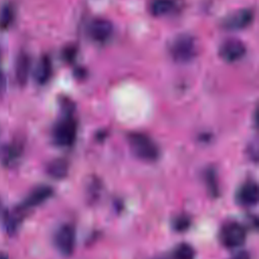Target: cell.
Instances as JSON below:
<instances>
[{"mask_svg":"<svg viewBox=\"0 0 259 259\" xmlns=\"http://www.w3.org/2000/svg\"><path fill=\"white\" fill-rule=\"evenodd\" d=\"M246 54L245 44L238 38H228L222 42L219 49L220 57L228 63L242 59Z\"/></svg>","mask_w":259,"mask_h":259,"instance_id":"cell-6","label":"cell"},{"mask_svg":"<svg viewBox=\"0 0 259 259\" xmlns=\"http://www.w3.org/2000/svg\"><path fill=\"white\" fill-rule=\"evenodd\" d=\"M232 259H250V254L247 251H240L236 253Z\"/></svg>","mask_w":259,"mask_h":259,"instance_id":"cell-22","label":"cell"},{"mask_svg":"<svg viewBox=\"0 0 259 259\" xmlns=\"http://www.w3.org/2000/svg\"><path fill=\"white\" fill-rule=\"evenodd\" d=\"M25 211L26 210H24L20 206H17L16 208L12 209L11 211H7L5 213V215H4V226H5V229L8 233L13 234L17 230L19 224L21 223V221L24 217Z\"/></svg>","mask_w":259,"mask_h":259,"instance_id":"cell-13","label":"cell"},{"mask_svg":"<svg viewBox=\"0 0 259 259\" xmlns=\"http://www.w3.org/2000/svg\"><path fill=\"white\" fill-rule=\"evenodd\" d=\"M53 75V65L49 56L39 58L34 69V80L38 85L47 84Z\"/></svg>","mask_w":259,"mask_h":259,"instance_id":"cell-12","label":"cell"},{"mask_svg":"<svg viewBox=\"0 0 259 259\" xmlns=\"http://www.w3.org/2000/svg\"><path fill=\"white\" fill-rule=\"evenodd\" d=\"M77 134V123L69 112L60 119L53 130V140L61 147H68L73 144Z\"/></svg>","mask_w":259,"mask_h":259,"instance_id":"cell-3","label":"cell"},{"mask_svg":"<svg viewBox=\"0 0 259 259\" xmlns=\"http://www.w3.org/2000/svg\"><path fill=\"white\" fill-rule=\"evenodd\" d=\"M253 18L254 14L251 9L242 8L227 15L223 19L221 25L226 30H241L248 27L252 23Z\"/></svg>","mask_w":259,"mask_h":259,"instance_id":"cell-4","label":"cell"},{"mask_svg":"<svg viewBox=\"0 0 259 259\" xmlns=\"http://www.w3.org/2000/svg\"><path fill=\"white\" fill-rule=\"evenodd\" d=\"M6 88V77L4 71L1 68V51H0V94L5 91Z\"/></svg>","mask_w":259,"mask_h":259,"instance_id":"cell-20","label":"cell"},{"mask_svg":"<svg viewBox=\"0 0 259 259\" xmlns=\"http://www.w3.org/2000/svg\"><path fill=\"white\" fill-rule=\"evenodd\" d=\"M63 56H64V59L66 61H68V62L72 61L74 59V57H75V49L74 48H70V49L67 48V49H65Z\"/></svg>","mask_w":259,"mask_h":259,"instance_id":"cell-21","label":"cell"},{"mask_svg":"<svg viewBox=\"0 0 259 259\" xmlns=\"http://www.w3.org/2000/svg\"><path fill=\"white\" fill-rule=\"evenodd\" d=\"M246 238V233L244 228L236 223H228L226 224L220 233V239L224 246L228 248H235L241 246Z\"/></svg>","mask_w":259,"mask_h":259,"instance_id":"cell-5","label":"cell"},{"mask_svg":"<svg viewBox=\"0 0 259 259\" xmlns=\"http://www.w3.org/2000/svg\"><path fill=\"white\" fill-rule=\"evenodd\" d=\"M55 244L63 255H71L75 246L74 229L70 225H63L60 227L55 235Z\"/></svg>","mask_w":259,"mask_h":259,"instance_id":"cell-7","label":"cell"},{"mask_svg":"<svg viewBox=\"0 0 259 259\" xmlns=\"http://www.w3.org/2000/svg\"><path fill=\"white\" fill-rule=\"evenodd\" d=\"M15 79L19 86H24L30 74L31 60L27 53L20 52L15 60Z\"/></svg>","mask_w":259,"mask_h":259,"instance_id":"cell-9","label":"cell"},{"mask_svg":"<svg viewBox=\"0 0 259 259\" xmlns=\"http://www.w3.org/2000/svg\"><path fill=\"white\" fill-rule=\"evenodd\" d=\"M189 224V221L186 219V218H179L177 219V221L175 222V228L176 230L178 231H181V230H185L187 228Z\"/></svg>","mask_w":259,"mask_h":259,"instance_id":"cell-19","label":"cell"},{"mask_svg":"<svg viewBox=\"0 0 259 259\" xmlns=\"http://www.w3.org/2000/svg\"><path fill=\"white\" fill-rule=\"evenodd\" d=\"M237 198L240 204L244 206L255 205L258 202V198H259L258 185L253 181L244 183L238 191Z\"/></svg>","mask_w":259,"mask_h":259,"instance_id":"cell-11","label":"cell"},{"mask_svg":"<svg viewBox=\"0 0 259 259\" xmlns=\"http://www.w3.org/2000/svg\"><path fill=\"white\" fill-rule=\"evenodd\" d=\"M89 36L96 41H105L108 39L113 31L112 23L105 18H95L88 25Z\"/></svg>","mask_w":259,"mask_h":259,"instance_id":"cell-8","label":"cell"},{"mask_svg":"<svg viewBox=\"0 0 259 259\" xmlns=\"http://www.w3.org/2000/svg\"><path fill=\"white\" fill-rule=\"evenodd\" d=\"M127 142L133 154L139 159L147 162L158 159L159 148L149 136L142 133H132L127 137Z\"/></svg>","mask_w":259,"mask_h":259,"instance_id":"cell-2","label":"cell"},{"mask_svg":"<svg viewBox=\"0 0 259 259\" xmlns=\"http://www.w3.org/2000/svg\"><path fill=\"white\" fill-rule=\"evenodd\" d=\"M168 49L172 60L179 64L191 62L196 57L198 51L196 39L189 33L175 35L170 40Z\"/></svg>","mask_w":259,"mask_h":259,"instance_id":"cell-1","label":"cell"},{"mask_svg":"<svg viewBox=\"0 0 259 259\" xmlns=\"http://www.w3.org/2000/svg\"><path fill=\"white\" fill-rule=\"evenodd\" d=\"M52 193H53V189L50 186L40 185L34 188L32 191H30L29 194L25 197V199L19 206L24 210H27L30 207H33L42 203L52 195Z\"/></svg>","mask_w":259,"mask_h":259,"instance_id":"cell-10","label":"cell"},{"mask_svg":"<svg viewBox=\"0 0 259 259\" xmlns=\"http://www.w3.org/2000/svg\"><path fill=\"white\" fill-rule=\"evenodd\" d=\"M173 259H194V250L190 245L182 243L174 250Z\"/></svg>","mask_w":259,"mask_h":259,"instance_id":"cell-18","label":"cell"},{"mask_svg":"<svg viewBox=\"0 0 259 259\" xmlns=\"http://www.w3.org/2000/svg\"><path fill=\"white\" fill-rule=\"evenodd\" d=\"M0 259H8V255L5 252L0 251Z\"/></svg>","mask_w":259,"mask_h":259,"instance_id":"cell-23","label":"cell"},{"mask_svg":"<svg viewBox=\"0 0 259 259\" xmlns=\"http://www.w3.org/2000/svg\"><path fill=\"white\" fill-rule=\"evenodd\" d=\"M68 168L69 166L67 161L62 158H59L51 161L47 167V170L50 176L56 179H61L67 175Z\"/></svg>","mask_w":259,"mask_h":259,"instance_id":"cell-17","label":"cell"},{"mask_svg":"<svg viewBox=\"0 0 259 259\" xmlns=\"http://www.w3.org/2000/svg\"><path fill=\"white\" fill-rule=\"evenodd\" d=\"M175 4L173 0H152L149 6V10L153 16L161 17L165 16L173 11Z\"/></svg>","mask_w":259,"mask_h":259,"instance_id":"cell-14","label":"cell"},{"mask_svg":"<svg viewBox=\"0 0 259 259\" xmlns=\"http://www.w3.org/2000/svg\"><path fill=\"white\" fill-rule=\"evenodd\" d=\"M22 143L20 141H13L7 145L3 150L2 159L5 165L13 164L22 153Z\"/></svg>","mask_w":259,"mask_h":259,"instance_id":"cell-15","label":"cell"},{"mask_svg":"<svg viewBox=\"0 0 259 259\" xmlns=\"http://www.w3.org/2000/svg\"><path fill=\"white\" fill-rule=\"evenodd\" d=\"M15 19V8L12 3L5 2L0 7V30L8 29Z\"/></svg>","mask_w":259,"mask_h":259,"instance_id":"cell-16","label":"cell"}]
</instances>
